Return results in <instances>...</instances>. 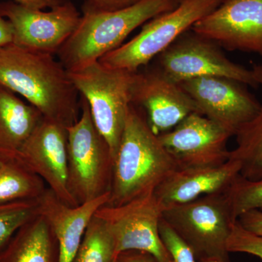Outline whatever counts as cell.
Segmentation results:
<instances>
[{
    "mask_svg": "<svg viewBox=\"0 0 262 262\" xmlns=\"http://www.w3.org/2000/svg\"><path fill=\"white\" fill-rule=\"evenodd\" d=\"M67 127L43 118L13 158L46 182L67 206H78L68 187Z\"/></svg>",
    "mask_w": 262,
    "mask_h": 262,
    "instance_id": "cell-13",
    "label": "cell"
},
{
    "mask_svg": "<svg viewBox=\"0 0 262 262\" xmlns=\"http://www.w3.org/2000/svg\"><path fill=\"white\" fill-rule=\"evenodd\" d=\"M239 172L241 165L232 160L217 166L179 168L155 189L154 194L164 208L182 204L225 191Z\"/></svg>",
    "mask_w": 262,
    "mask_h": 262,
    "instance_id": "cell-17",
    "label": "cell"
},
{
    "mask_svg": "<svg viewBox=\"0 0 262 262\" xmlns=\"http://www.w3.org/2000/svg\"><path fill=\"white\" fill-rule=\"evenodd\" d=\"M143 0H84V12L115 11L140 3Z\"/></svg>",
    "mask_w": 262,
    "mask_h": 262,
    "instance_id": "cell-27",
    "label": "cell"
},
{
    "mask_svg": "<svg viewBox=\"0 0 262 262\" xmlns=\"http://www.w3.org/2000/svg\"><path fill=\"white\" fill-rule=\"evenodd\" d=\"M38 199L0 205V253L19 229L39 214Z\"/></svg>",
    "mask_w": 262,
    "mask_h": 262,
    "instance_id": "cell-23",
    "label": "cell"
},
{
    "mask_svg": "<svg viewBox=\"0 0 262 262\" xmlns=\"http://www.w3.org/2000/svg\"><path fill=\"white\" fill-rule=\"evenodd\" d=\"M237 222L246 230L262 237V211L249 210L237 218Z\"/></svg>",
    "mask_w": 262,
    "mask_h": 262,
    "instance_id": "cell-28",
    "label": "cell"
},
{
    "mask_svg": "<svg viewBox=\"0 0 262 262\" xmlns=\"http://www.w3.org/2000/svg\"><path fill=\"white\" fill-rule=\"evenodd\" d=\"M133 104L145 113L156 135L171 130L191 114H200L194 100L156 67L136 72Z\"/></svg>",
    "mask_w": 262,
    "mask_h": 262,
    "instance_id": "cell-15",
    "label": "cell"
},
{
    "mask_svg": "<svg viewBox=\"0 0 262 262\" xmlns=\"http://www.w3.org/2000/svg\"><path fill=\"white\" fill-rule=\"evenodd\" d=\"M158 137L179 168L217 166L229 159L232 135L201 114H191Z\"/></svg>",
    "mask_w": 262,
    "mask_h": 262,
    "instance_id": "cell-12",
    "label": "cell"
},
{
    "mask_svg": "<svg viewBox=\"0 0 262 262\" xmlns=\"http://www.w3.org/2000/svg\"><path fill=\"white\" fill-rule=\"evenodd\" d=\"M179 0H143L123 9L84 12L75 32L57 53L68 71L77 70L115 51L151 19L174 9Z\"/></svg>",
    "mask_w": 262,
    "mask_h": 262,
    "instance_id": "cell-3",
    "label": "cell"
},
{
    "mask_svg": "<svg viewBox=\"0 0 262 262\" xmlns=\"http://www.w3.org/2000/svg\"><path fill=\"white\" fill-rule=\"evenodd\" d=\"M58 258L56 235L39 213L19 229L0 253V262H58Z\"/></svg>",
    "mask_w": 262,
    "mask_h": 262,
    "instance_id": "cell-19",
    "label": "cell"
},
{
    "mask_svg": "<svg viewBox=\"0 0 262 262\" xmlns=\"http://www.w3.org/2000/svg\"><path fill=\"white\" fill-rule=\"evenodd\" d=\"M13 43V27L9 20L0 15V48Z\"/></svg>",
    "mask_w": 262,
    "mask_h": 262,
    "instance_id": "cell-31",
    "label": "cell"
},
{
    "mask_svg": "<svg viewBox=\"0 0 262 262\" xmlns=\"http://www.w3.org/2000/svg\"><path fill=\"white\" fill-rule=\"evenodd\" d=\"M234 219L249 210L262 211V179L248 180L241 174L225 190Z\"/></svg>",
    "mask_w": 262,
    "mask_h": 262,
    "instance_id": "cell-24",
    "label": "cell"
},
{
    "mask_svg": "<svg viewBox=\"0 0 262 262\" xmlns=\"http://www.w3.org/2000/svg\"><path fill=\"white\" fill-rule=\"evenodd\" d=\"M110 192L76 207L67 206L49 188L38 199L39 213L51 225L58 241V262H72L84 232L98 208L107 204Z\"/></svg>",
    "mask_w": 262,
    "mask_h": 262,
    "instance_id": "cell-16",
    "label": "cell"
},
{
    "mask_svg": "<svg viewBox=\"0 0 262 262\" xmlns=\"http://www.w3.org/2000/svg\"><path fill=\"white\" fill-rule=\"evenodd\" d=\"M113 262H115V259L113 260Z\"/></svg>",
    "mask_w": 262,
    "mask_h": 262,
    "instance_id": "cell-34",
    "label": "cell"
},
{
    "mask_svg": "<svg viewBox=\"0 0 262 262\" xmlns=\"http://www.w3.org/2000/svg\"><path fill=\"white\" fill-rule=\"evenodd\" d=\"M177 169V163L150 127L144 112L132 103L114 161L106 206H122L155 192Z\"/></svg>",
    "mask_w": 262,
    "mask_h": 262,
    "instance_id": "cell-2",
    "label": "cell"
},
{
    "mask_svg": "<svg viewBox=\"0 0 262 262\" xmlns=\"http://www.w3.org/2000/svg\"><path fill=\"white\" fill-rule=\"evenodd\" d=\"M163 218L192 248L196 260L229 262L227 239L237 220L225 191L165 207Z\"/></svg>",
    "mask_w": 262,
    "mask_h": 262,
    "instance_id": "cell-7",
    "label": "cell"
},
{
    "mask_svg": "<svg viewBox=\"0 0 262 262\" xmlns=\"http://www.w3.org/2000/svg\"><path fill=\"white\" fill-rule=\"evenodd\" d=\"M13 157L10 156V155L0 152V169L3 168L5 164L8 163L9 160L13 159Z\"/></svg>",
    "mask_w": 262,
    "mask_h": 262,
    "instance_id": "cell-32",
    "label": "cell"
},
{
    "mask_svg": "<svg viewBox=\"0 0 262 262\" xmlns=\"http://www.w3.org/2000/svg\"><path fill=\"white\" fill-rule=\"evenodd\" d=\"M43 118L34 106L0 84V152L14 156Z\"/></svg>",
    "mask_w": 262,
    "mask_h": 262,
    "instance_id": "cell-18",
    "label": "cell"
},
{
    "mask_svg": "<svg viewBox=\"0 0 262 262\" xmlns=\"http://www.w3.org/2000/svg\"><path fill=\"white\" fill-rule=\"evenodd\" d=\"M258 82L262 86V65L254 64ZM236 147L231 150L229 159L241 165V177L251 181L262 179V104L252 120L236 133Z\"/></svg>",
    "mask_w": 262,
    "mask_h": 262,
    "instance_id": "cell-20",
    "label": "cell"
},
{
    "mask_svg": "<svg viewBox=\"0 0 262 262\" xmlns=\"http://www.w3.org/2000/svg\"><path fill=\"white\" fill-rule=\"evenodd\" d=\"M227 249L229 253L253 255L262 261V237L246 230L237 220L227 239Z\"/></svg>",
    "mask_w": 262,
    "mask_h": 262,
    "instance_id": "cell-26",
    "label": "cell"
},
{
    "mask_svg": "<svg viewBox=\"0 0 262 262\" xmlns=\"http://www.w3.org/2000/svg\"><path fill=\"white\" fill-rule=\"evenodd\" d=\"M0 84L24 98L44 118L63 126H70L80 117V94L69 71L54 55L14 44L0 48Z\"/></svg>",
    "mask_w": 262,
    "mask_h": 262,
    "instance_id": "cell-1",
    "label": "cell"
},
{
    "mask_svg": "<svg viewBox=\"0 0 262 262\" xmlns=\"http://www.w3.org/2000/svg\"><path fill=\"white\" fill-rule=\"evenodd\" d=\"M196 262H225L221 261V260L215 259V258H201V259L196 260Z\"/></svg>",
    "mask_w": 262,
    "mask_h": 262,
    "instance_id": "cell-33",
    "label": "cell"
},
{
    "mask_svg": "<svg viewBox=\"0 0 262 262\" xmlns=\"http://www.w3.org/2000/svg\"><path fill=\"white\" fill-rule=\"evenodd\" d=\"M0 15L13 27V44L54 56L75 32L82 17L71 0L46 12L4 2L0 3Z\"/></svg>",
    "mask_w": 262,
    "mask_h": 262,
    "instance_id": "cell-10",
    "label": "cell"
},
{
    "mask_svg": "<svg viewBox=\"0 0 262 262\" xmlns=\"http://www.w3.org/2000/svg\"><path fill=\"white\" fill-rule=\"evenodd\" d=\"M115 262H158L149 253L141 251H123L117 255Z\"/></svg>",
    "mask_w": 262,
    "mask_h": 262,
    "instance_id": "cell-29",
    "label": "cell"
},
{
    "mask_svg": "<svg viewBox=\"0 0 262 262\" xmlns=\"http://www.w3.org/2000/svg\"><path fill=\"white\" fill-rule=\"evenodd\" d=\"M47 184L13 158L0 169V205L23 200L38 199Z\"/></svg>",
    "mask_w": 262,
    "mask_h": 262,
    "instance_id": "cell-21",
    "label": "cell"
},
{
    "mask_svg": "<svg viewBox=\"0 0 262 262\" xmlns=\"http://www.w3.org/2000/svg\"><path fill=\"white\" fill-rule=\"evenodd\" d=\"M159 232L164 246L173 262H196L192 248L163 217L160 221Z\"/></svg>",
    "mask_w": 262,
    "mask_h": 262,
    "instance_id": "cell-25",
    "label": "cell"
},
{
    "mask_svg": "<svg viewBox=\"0 0 262 262\" xmlns=\"http://www.w3.org/2000/svg\"><path fill=\"white\" fill-rule=\"evenodd\" d=\"M164 207L154 192L118 206H103L95 213L113 235L115 254L144 251L158 262H173L159 232Z\"/></svg>",
    "mask_w": 262,
    "mask_h": 262,
    "instance_id": "cell-9",
    "label": "cell"
},
{
    "mask_svg": "<svg viewBox=\"0 0 262 262\" xmlns=\"http://www.w3.org/2000/svg\"><path fill=\"white\" fill-rule=\"evenodd\" d=\"M80 103V117L67 127L69 191L78 206L110 192L114 166L110 146L81 96Z\"/></svg>",
    "mask_w": 262,
    "mask_h": 262,
    "instance_id": "cell-5",
    "label": "cell"
},
{
    "mask_svg": "<svg viewBox=\"0 0 262 262\" xmlns=\"http://www.w3.org/2000/svg\"><path fill=\"white\" fill-rule=\"evenodd\" d=\"M136 72L110 68L99 61L69 71L81 97L89 104L96 128L116 157L129 108Z\"/></svg>",
    "mask_w": 262,
    "mask_h": 262,
    "instance_id": "cell-4",
    "label": "cell"
},
{
    "mask_svg": "<svg viewBox=\"0 0 262 262\" xmlns=\"http://www.w3.org/2000/svg\"><path fill=\"white\" fill-rule=\"evenodd\" d=\"M115 257L113 235L104 222L94 215L72 262H113Z\"/></svg>",
    "mask_w": 262,
    "mask_h": 262,
    "instance_id": "cell-22",
    "label": "cell"
},
{
    "mask_svg": "<svg viewBox=\"0 0 262 262\" xmlns=\"http://www.w3.org/2000/svg\"><path fill=\"white\" fill-rule=\"evenodd\" d=\"M157 67L170 80L181 83L196 77H223L258 88L256 72L232 62L214 41L192 29L182 34L156 57Z\"/></svg>",
    "mask_w": 262,
    "mask_h": 262,
    "instance_id": "cell-8",
    "label": "cell"
},
{
    "mask_svg": "<svg viewBox=\"0 0 262 262\" xmlns=\"http://www.w3.org/2000/svg\"><path fill=\"white\" fill-rule=\"evenodd\" d=\"M15 3L34 9H53L70 0H14Z\"/></svg>",
    "mask_w": 262,
    "mask_h": 262,
    "instance_id": "cell-30",
    "label": "cell"
},
{
    "mask_svg": "<svg viewBox=\"0 0 262 262\" xmlns=\"http://www.w3.org/2000/svg\"><path fill=\"white\" fill-rule=\"evenodd\" d=\"M224 1L179 0L174 9L146 22L137 35L98 61L110 68L138 72Z\"/></svg>",
    "mask_w": 262,
    "mask_h": 262,
    "instance_id": "cell-6",
    "label": "cell"
},
{
    "mask_svg": "<svg viewBox=\"0 0 262 262\" xmlns=\"http://www.w3.org/2000/svg\"><path fill=\"white\" fill-rule=\"evenodd\" d=\"M194 100L200 114L233 136L257 115L261 104L247 85L223 77H196L179 83Z\"/></svg>",
    "mask_w": 262,
    "mask_h": 262,
    "instance_id": "cell-11",
    "label": "cell"
},
{
    "mask_svg": "<svg viewBox=\"0 0 262 262\" xmlns=\"http://www.w3.org/2000/svg\"><path fill=\"white\" fill-rule=\"evenodd\" d=\"M191 29L227 51L262 56V0H225Z\"/></svg>",
    "mask_w": 262,
    "mask_h": 262,
    "instance_id": "cell-14",
    "label": "cell"
}]
</instances>
